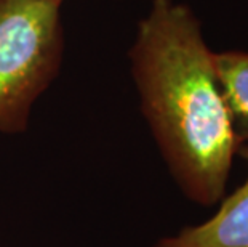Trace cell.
Wrapping results in <instances>:
<instances>
[{"instance_id":"6da1fadb","label":"cell","mask_w":248,"mask_h":247,"mask_svg":"<svg viewBox=\"0 0 248 247\" xmlns=\"http://www.w3.org/2000/svg\"><path fill=\"white\" fill-rule=\"evenodd\" d=\"M128 56L142 115L179 190L218 204L242 145L199 18L176 0H152Z\"/></svg>"},{"instance_id":"7a4b0ae2","label":"cell","mask_w":248,"mask_h":247,"mask_svg":"<svg viewBox=\"0 0 248 247\" xmlns=\"http://www.w3.org/2000/svg\"><path fill=\"white\" fill-rule=\"evenodd\" d=\"M58 0H0V132L28 129L34 103L61 69Z\"/></svg>"},{"instance_id":"3957f363","label":"cell","mask_w":248,"mask_h":247,"mask_svg":"<svg viewBox=\"0 0 248 247\" xmlns=\"http://www.w3.org/2000/svg\"><path fill=\"white\" fill-rule=\"evenodd\" d=\"M237 154L248 170V145H242ZM219 202L216 214L207 222L183 228L152 247H248V173L245 181Z\"/></svg>"},{"instance_id":"277c9868","label":"cell","mask_w":248,"mask_h":247,"mask_svg":"<svg viewBox=\"0 0 248 247\" xmlns=\"http://www.w3.org/2000/svg\"><path fill=\"white\" fill-rule=\"evenodd\" d=\"M215 67L240 145H248V51H215Z\"/></svg>"},{"instance_id":"5b68a950","label":"cell","mask_w":248,"mask_h":247,"mask_svg":"<svg viewBox=\"0 0 248 247\" xmlns=\"http://www.w3.org/2000/svg\"><path fill=\"white\" fill-rule=\"evenodd\" d=\"M58 2H61V3H62V0H58Z\"/></svg>"}]
</instances>
